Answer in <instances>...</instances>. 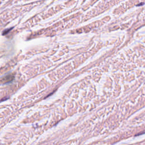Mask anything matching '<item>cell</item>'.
<instances>
[{
	"label": "cell",
	"instance_id": "cell-2",
	"mask_svg": "<svg viewBox=\"0 0 145 145\" xmlns=\"http://www.w3.org/2000/svg\"><path fill=\"white\" fill-rule=\"evenodd\" d=\"M11 29H12V28H9V29H7V31H10V30H11ZM4 33H3V35H5L6 34H7V33H8V32H7V29H6V30L4 31Z\"/></svg>",
	"mask_w": 145,
	"mask_h": 145
},
{
	"label": "cell",
	"instance_id": "cell-1",
	"mask_svg": "<svg viewBox=\"0 0 145 145\" xmlns=\"http://www.w3.org/2000/svg\"><path fill=\"white\" fill-rule=\"evenodd\" d=\"M14 79V75L11 74H10L6 75L2 79V82L3 83H7L12 82Z\"/></svg>",
	"mask_w": 145,
	"mask_h": 145
}]
</instances>
